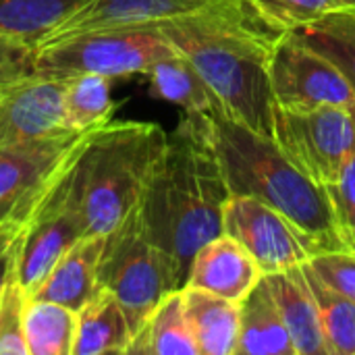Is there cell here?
<instances>
[{
	"label": "cell",
	"mask_w": 355,
	"mask_h": 355,
	"mask_svg": "<svg viewBox=\"0 0 355 355\" xmlns=\"http://www.w3.org/2000/svg\"><path fill=\"white\" fill-rule=\"evenodd\" d=\"M85 135L75 141L69 154L54 168L17 231L15 272L27 295L46 277L52 264L75 241L87 235V223L75 181V160Z\"/></svg>",
	"instance_id": "52a82bcc"
},
{
	"label": "cell",
	"mask_w": 355,
	"mask_h": 355,
	"mask_svg": "<svg viewBox=\"0 0 355 355\" xmlns=\"http://www.w3.org/2000/svg\"><path fill=\"white\" fill-rule=\"evenodd\" d=\"M262 277L264 272L252 254L237 239L220 233L196 252L185 287L202 289L239 304Z\"/></svg>",
	"instance_id": "4fadbf2b"
},
{
	"label": "cell",
	"mask_w": 355,
	"mask_h": 355,
	"mask_svg": "<svg viewBox=\"0 0 355 355\" xmlns=\"http://www.w3.org/2000/svg\"><path fill=\"white\" fill-rule=\"evenodd\" d=\"M214 2L218 0H92L67 23H62L48 40L100 27L158 23L202 10Z\"/></svg>",
	"instance_id": "2e32d148"
},
{
	"label": "cell",
	"mask_w": 355,
	"mask_h": 355,
	"mask_svg": "<svg viewBox=\"0 0 355 355\" xmlns=\"http://www.w3.org/2000/svg\"><path fill=\"white\" fill-rule=\"evenodd\" d=\"M98 281L119 300L133 335L166 293L183 289L168 256L150 239L137 204L104 235Z\"/></svg>",
	"instance_id": "8992f818"
},
{
	"label": "cell",
	"mask_w": 355,
	"mask_h": 355,
	"mask_svg": "<svg viewBox=\"0 0 355 355\" xmlns=\"http://www.w3.org/2000/svg\"><path fill=\"white\" fill-rule=\"evenodd\" d=\"M268 23L293 31L322 15L341 8L337 0H248Z\"/></svg>",
	"instance_id": "83f0119b"
},
{
	"label": "cell",
	"mask_w": 355,
	"mask_h": 355,
	"mask_svg": "<svg viewBox=\"0 0 355 355\" xmlns=\"http://www.w3.org/2000/svg\"><path fill=\"white\" fill-rule=\"evenodd\" d=\"M75 341V312L48 302L27 297L25 345L27 355H71Z\"/></svg>",
	"instance_id": "cb8c5ba5"
},
{
	"label": "cell",
	"mask_w": 355,
	"mask_h": 355,
	"mask_svg": "<svg viewBox=\"0 0 355 355\" xmlns=\"http://www.w3.org/2000/svg\"><path fill=\"white\" fill-rule=\"evenodd\" d=\"M173 50L156 23L100 27L54 37L37 46L33 73L60 81L77 75L123 79L148 75L152 64Z\"/></svg>",
	"instance_id": "5b68a950"
},
{
	"label": "cell",
	"mask_w": 355,
	"mask_h": 355,
	"mask_svg": "<svg viewBox=\"0 0 355 355\" xmlns=\"http://www.w3.org/2000/svg\"><path fill=\"white\" fill-rule=\"evenodd\" d=\"M306 266L333 291L355 302V254L349 250H324Z\"/></svg>",
	"instance_id": "f546056e"
},
{
	"label": "cell",
	"mask_w": 355,
	"mask_h": 355,
	"mask_svg": "<svg viewBox=\"0 0 355 355\" xmlns=\"http://www.w3.org/2000/svg\"><path fill=\"white\" fill-rule=\"evenodd\" d=\"M81 135L0 150V227H21L46 181Z\"/></svg>",
	"instance_id": "7c38bea8"
},
{
	"label": "cell",
	"mask_w": 355,
	"mask_h": 355,
	"mask_svg": "<svg viewBox=\"0 0 355 355\" xmlns=\"http://www.w3.org/2000/svg\"><path fill=\"white\" fill-rule=\"evenodd\" d=\"M27 293L17 281L15 260L0 289V355H27L25 345Z\"/></svg>",
	"instance_id": "4316f807"
},
{
	"label": "cell",
	"mask_w": 355,
	"mask_h": 355,
	"mask_svg": "<svg viewBox=\"0 0 355 355\" xmlns=\"http://www.w3.org/2000/svg\"><path fill=\"white\" fill-rule=\"evenodd\" d=\"M133 333L119 300L100 289V293L75 312V341L71 355L129 354Z\"/></svg>",
	"instance_id": "d6986e66"
},
{
	"label": "cell",
	"mask_w": 355,
	"mask_h": 355,
	"mask_svg": "<svg viewBox=\"0 0 355 355\" xmlns=\"http://www.w3.org/2000/svg\"><path fill=\"white\" fill-rule=\"evenodd\" d=\"M92 0H0V35L42 46Z\"/></svg>",
	"instance_id": "44dd1931"
},
{
	"label": "cell",
	"mask_w": 355,
	"mask_h": 355,
	"mask_svg": "<svg viewBox=\"0 0 355 355\" xmlns=\"http://www.w3.org/2000/svg\"><path fill=\"white\" fill-rule=\"evenodd\" d=\"M322 187L329 198L335 233L343 248L355 254V156L347 162L337 181Z\"/></svg>",
	"instance_id": "f1b7e54d"
},
{
	"label": "cell",
	"mask_w": 355,
	"mask_h": 355,
	"mask_svg": "<svg viewBox=\"0 0 355 355\" xmlns=\"http://www.w3.org/2000/svg\"><path fill=\"white\" fill-rule=\"evenodd\" d=\"M19 229L0 227V289L15 260V237Z\"/></svg>",
	"instance_id": "1f68e13d"
},
{
	"label": "cell",
	"mask_w": 355,
	"mask_h": 355,
	"mask_svg": "<svg viewBox=\"0 0 355 355\" xmlns=\"http://www.w3.org/2000/svg\"><path fill=\"white\" fill-rule=\"evenodd\" d=\"M62 100L64 81L37 73L0 87V150L81 135L67 129Z\"/></svg>",
	"instance_id": "8fae6325"
},
{
	"label": "cell",
	"mask_w": 355,
	"mask_h": 355,
	"mask_svg": "<svg viewBox=\"0 0 355 355\" xmlns=\"http://www.w3.org/2000/svg\"><path fill=\"white\" fill-rule=\"evenodd\" d=\"M127 355H200L183 310V293H166L133 335Z\"/></svg>",
	"instance_id": "ffe728a7"
},
{
	"label": "cell",
	"mask_w": 355,
	"mask_h": 355,
	"mask_svg": "<svg viewBox=\"0 0 355 355\" xmlns=\"http://www.w3.org/2000/svg\"><path fill=\"white\" fill-rule=\"evenodd\" d=\"M35 48L0 35V87L33 73Z\"/></svg>",
	"instance_id": "4dcf8cb0"
},
{
	"label": "cell",
	"mask_w": 355,
	"mask_h": 355,
	"mask_svg": "<svg viewBox=\"0 0 355 355\" xmlns=\"http://www.w3.org/2000/svg\"><path fill=\"white\" fill-rule=\"evenodd\" d=\"M304 275L314 295L331 355H355V302L327 287L306 264Z\"/></svg>",
	"instance_id": "484cf974"
},
{
	"label": "cell",
	"mask_w": 355,
	"mask_h": 355,
	"mask_svg": "<svg viewBox=\"0 0 355 355\" xmlns=\"http://www.w3.org/2000/svg\"><path fill=\"white\" fill-rule=\"evenodd\" d=\"M214 94L220 112L248 129L272 133L268 60L287 33L268 23L248 0H218L202 10L156 23Z\"/></svg>",
	"instance_id": "6da1fadb"
},
{
	"label": "cell",
	"mask_w": 355,
	"mask_h": 355,
	"mask_svg": "<svg viewBox=\"0 0 355 355\" xmlns=\"http://www.w3.org/2000/svg\"><path fill=\"white\" fill-rule=\"evenodd\" d=\"M264 277L293 341L295 355H331L304 264Z\"/></svg>",
	"instance_id": "9a60e30c"
},
{
	"label": "cell",
	"mask_w": 355,
	"mask_h": 355,
	"mask_svg": "<svg viewBox=\"0 0 355 355\" xmlns=\"http://www.w3.org/2000/svg\"><path fill=\"white\" fill-rule=\"evenodd\" d=\"M110 83L112 79L102 75H77L64 81V125L71 133H89L110 121L116 106Z\"/></svg>",
	"instance_id": "d4e9b609"
},
{
	"label": "cell",
	"mask_w": 355,
	"mask_h": 355,
	"mask_svg": "<svg viewBox=\"0 0 355 355\" xmlns=\"http://www.w3.org/2000/svg\"><path fill=\"white\" fill-rule=\"evenodd\" d=\"M212 141L231 196H252L281 210L327 250H345L324 187L304 175L275 144L233 119L210 112Z\"/></svg>",
	"instance_id": "3957f363"
},
{
	"label": "cell",
	"mask_w": 355,
	"mask_h": 355,
	"mask_svg": "<svg viewBox=\"0 0 355 355\" xmlns=\"http://www.w3.org/2000/svg\"><path fill=\"white\" fill-rule=\"evenodd\" d=\"M235 355H295L266 277L239 302V339Z\"/></svg>",
	"instance_id": "e0dca14e"
},
{
	"label": "cell",
	"mask_w": 355,
	"mask_h": 355,
	"mask_svg": "<svg viewBox=\"0 0 355 355\" xmlns=\"http://www.w3.org/2000/svg\"><path fill=\"white\" fill-rule=\"evenodd\" d=\"M229 196L210 116L185 112L166 133L164 150L137 202L150 239L168 256L181 287L196 252L223 233Z\"/></svg>",
	"instance_id": "7a4b0ae2"
},
{
	"label": "cell",
	"mask_w": 355,
	"mask_h": 355,
	"mask_svg": "<svg viewBox=\"0 0 355 355\" xmlns=\"http://www.w3.org/2000/svg\"><path fill=\"white\" fill-rule=\"evenodd\" d=\"M223 233L237 239L264 275L302 266L327 250L281 210L252 196H229Z\"/></svg>",
	"instance_id": "9c48e42d"
},
{
	"label": "cell",
	"mask_w": 355,
	"mask_h": 355,
	"mask_svg": "<svg viewBox=\"0 0 355 355\" xmlns=\"http://www.w3.org/2000/svg\"><path fill=\"white\" fill-rule=\"evenodd\" d=\"M268 83L272 104L283 108H355V92L345 75L293 31H287L270 52Z\"/></svg>",
	"instance_id": "30bf717a"
},
{
	"label": "cell",
	"mask_w": 355,
	"mask_h": 355,
	"mask_svg": "<svg viewBox=\"0 0 355 355\" xmlns=\"http://www.w3.org/2000/svg\"><path fill=\"white\" fill-rule=\"evenodd\" d=\"M152 94L160 100L177 104L185 112L210 114L220 110L214 94L208 89L202 75L181 52L173 50L168 56L160 58L148 71Z\"/></svg>",
	"instance_id": "7402d4cb"
},
{
	"label": "cell",
	"mask_w": 355,
	"mask_h": 355,
	"mask_svg": "<svg viewBox=\"0 0 355 355\" xmlns=\"http://www.w3.org/2000/svg\"><path fill=\"white\" fill-rule=\"evenodd\" d=\"M164 144L166 131L148 121H108L83 137L75 181L87 235H106L139 202Z\"/></svg>",
	"instance_id": "277c9868"
},
{
	"label": "cell",
	"mask_w": 355,
	"mask_h": 355,
	"mask_svg": "<svg viewBox=\"0 0 355 355\" xmlns=\"http://www.w3.org/2000/svg\"><path fill=\"white\" fill-rule=\"evenodd\" d=\"M293 33L327 56L355 92V8H335Z\"/></svg>",
	"instance_id": "603a6c76"
},
{
	"label": "cell",
	"mask_w": 355,
	"mask_h": 355,
	"mask_svg": "<svg viewBox=\"0 0 355 355\" xmlns=\"http://www.w3.org/2000/svg\"><path fill=\"white\" fill-rule=\"evenodd\" d=\"M341 8H355V0H337Z\"/></svg>",
	"instance_id": "d6a6232c"
},
{
	"label": "cell",
	"mask_w": 355,
	"mask_h": 355,
	"mask_svg": "<svg viewBox=\"0 0 355 355\" xmlns=\"http://www.w3.org/2000/svg\"><path fill=\"white\" fill-rule=\"evenodd\" d=\"M183 310L200 355H235L239 339V304L214 293L183 287Z\"/></svg>",
	"instance_id": "ac0fdd59"
},
{
	"label": "cell",
	"mask_w": 355,
	"mask_h": 355,
	"mask_svg": "<svg viewBox=\"0 0 355 355\" xmlns=\"http://www.w3.org/2000/svg\"><path fill=\"white\" fill-rule=\"evenodd\" d=\"M270 137L304 175L322 187L337 181L355 156V108L291 110L272 104Z\"/></svg>",
	"instance_id": "ba28073f"
},
{
	"label": "cell",
	"mask_w": 355,
	"mask_h": 355,
	"mask_svg": "<svg viewBox=\"0 0 355 355\" xmlns=\"http://www.w3.org/2000/svg\"><path fill=\"white\" fill-rule=\"evenodd\" d=\"M104 248V235H85L75 241L33 287L27 297L48 300L73 312H79L100 293L98 264Z\"/></svg>",
	"instance_id": "5bb4252c"
}]
</instances>
